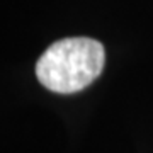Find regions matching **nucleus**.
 Returning <instances> with one entry per match:
<instances>
[{
  "label": "nucleus",
  "instance_id": "f257e3e1",
  "mask_svg": "<svg viewBox=\"0 0 153 153\" xmlns=\"http://www.w3.org/2000/svg\"><path fill=\"white\" fill-rule=\"evenodd\" d=\"M104 46L90 38L56 41L36 65L38 80L56 94H73L85 88L104 68Z\"/></svg>",
  "mask_w": 153,
  "mask_h": 153
}]
</instances>
